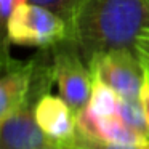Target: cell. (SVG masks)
<instances>
[{
    "label": "cell",
    "mask_w": 149,
    "mask_h": 149,
    "mask_svg": "<svg viewBox=\"0 0 149 149\" xmlns=\"http://www.w3.org/2000/svg\"><path fill=\"white\" fill-rule=\"evenodd\" d=\"M69 29L87 64L101 53L136 48L149 29V0H82Z\"/></svg>",
    "instance_id": "cell-1"
},
{
    "label": "cell",
    "mask_w": 149,
    "mask_h": 149,
    "mask_svg": "<svg viewBox=\"0 0 149 149\" xmlns=\"http://www.w3.org/2000/svg\"><path fill=\"white\" fill-rule=\"evenodd\" d=\"M7 36L11 43L52 48L71 37L69 24L55 11L34 3H24L7 21Z\"/></svg>",
    "instance_id": "cell-2"
},
{
    "label": "cell",
    "mask_w": 149,
    "mask_h": 149,
    "mask_svg": "<svg viewBox=\"0 0 149 149\" xmlns=\"http://www.w3.org/2000/svg\"><path fill=\"white\" fill-rule=\"evenodd\" d=\"M53 77L58 93L75 114L87 107L93 87V74L71 39L52 47Z\"/></svg>",
    "instance_id": "cell-3"
},
{
    "label": "cell",
    "mask_w": 149,
    "mask_h": 149,
    "mask_svg": "<svg viewBox=\"0 0 149 149\" xmlns=\"http://www.w3.org/2000/svg\"><path fill=\"white\" fill-rule=\"evenodd\" d=\"M93 77L103 80L120 98L139 100L144 84V64L136 48L112 50L95 56L88 64Z\"/></svg>",
    "instance_id": "cell-4"
},
{
    "label": "cell",
    "mask_w": 149,
    "mask_h": 149,
    "mask_svg": "<svg viewBox=\"0 0 149 149\" xmlns=\"http://www.w3.org/2000/svg\"><path fill=\"white\" fill-rule=\"evenodd\" d=\"M34 106L26 101L0 119V149H42L52 143L37 123Z\"/></svg>",
    "instance_id": "cell-5"
},
{
    "label": "cell",
    "mask_w": 149,
    "mask_h": 149,
    "mask_svg": "<svg viewBox=\"0 0 149 149\" xmlns=\"http://www.w3.org/2000/svg\"><path fill=\"white\" fill-rule=\"evenodd\" d=\"M34 116L52 143L72 144L77 135L75 112L61 96L45 93L37 100L34 106Z\"/></svg>",
    "instance_id": "cell-6"
},
{
    "label": "cell",
    "mask_w": 149,
    "mask_h": 149,
    "mask_svg": "<svg viewBox=\"0 0 149 149\" xmlns=\"http://www.w3.org/2000/svg\"><path fill=\"white\" fill-rule=\"evenodd\" d=\"M32 82V61L19 63L3 58V75L0 80V119L29 101Z\"/></svg>",
    "instance_id": "cell-7"
},
{
    "label": "cell",
    "mask_w": 149,
    "mask_h": 149,
    "mask_svg": "<svg viewBox=\"0 0 149 149\" xmlns=\"http://www.w3.org/2000/svg\"><path fill=\"white\" fill-rule=\"evenodd\" d=\"M120 96L116 90L104 84L103 80L93 77V87H91L90 101L87 106L100 117H111L119 114Z\"/></svg>",
    "instance_id": "cell-8"
},
{
    "label": "cell",
    "mask_w": 149,
    "mask_h": 149,
    "mask_svg": "<svg viewBox=\"0 0 149 149\" xmlns=\"http://www.w3.org/2000/svg\"><path fill=\"white\" fill-rule=\"evenodd\" d=\"M117 116L130 127L136 130L138 133L144 136H149V122L146 117L144 107L141 104V100H128V98H120L119 114Z\"/></svg>",
    "instance_id": "cell-9"
},
{
    "label": "cell",
    "mask_w": 149,
    "mask_h": 149,
    "mask_svg": "<svg viewBox=\"0 0 149 149\" xmlns=\"http://www.w3.org/2000/svg\"><path fill=\"white\" fill-rule=\"evenodd\" d=\"M27 3L48 8V10L55 11L56 15H59L68 24H71L79 5L82 3V0H29Z\"/></svg>",
    "instance_id": "cell-10"
},
{
    "label": "cell",
    "mask_w": 149,
    "mask_h": 149,
    "mask_svg": "<svg viewBox=\"0 0 149 149\" xmlns=\"http://www.w3.org/2000/svg\"><path fill=\"white\" fill-rule=\"evenodd\" d=\"M74 146L80 149H149V144H120V143H111L103 139L84 136L77 132L74 138Z\"/></svg>",
    "instance_id": "cell-11"
},
{
    "label": "cell",
    "mask_w": 149,
    "mask_h": 149,
    "mask_svg": "<svg viewBox=\"0 0 149 149\" xmlns=\"http://www.w3.org/2000/svg\"><path fill=\"white\" fill-rule=\"evenodd\" d=\"M141 56V55H139ZM143 59V64H144V84H143V88H141V95H139V100H141V104L144 107V112H146V117H148V122H149V61H146L144 58L141 56Z\"/></svg>",
    "instance_id": "cell-12"
},
{
    "label": "cell",
    "mask_w": 149,
    "mask_h": 149,
    "mask_svg": "<svg viewBox=\"0 0 149 149\" xmlns=\"http://www.w3.org/2000/svg\"><path fill=\"white\" fill-rule=\"evenodd\" d=\"M29 0H0V10H2V18L7 23L8 18L13 15V11L16 8H19L21 5L27 3Z\"/></svg>",
    "instance_id": "cell-13"
},
{
    "label": "cell",
    "mask_w": 149,
    "mask_h": 149,
    "mask_svg": "<svg viewBox=\"0 0 149 149\" xmlns=\"http://www.w3.org/2000/svg\"><path fill=\"white\" fill-rule=\"evenodd\" d=\"M136 50H138V53L146 59V61H149V29H146L144 32H141V36L138 37Z\"/></svg>",
    "instance_id": "cell-14"
},
{
    "label": "cell",
    "mask_w": 149,
    "mask_h": 149,
    "mask_svg": "<svg viewBox=\"0 0 149 149\" xmlns=\"http://www.w3.org/2000/svg\"><path fill=\"white\" fill-rule=\"evenodd\" d=\"M42 149H80L77 148V146L74 144H58V143H50L48 146H45V148Z\"/></svg>",
    "instance_id": "cell-15"
}]
</instances>
